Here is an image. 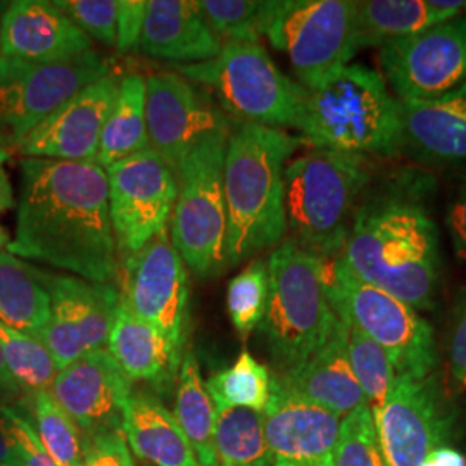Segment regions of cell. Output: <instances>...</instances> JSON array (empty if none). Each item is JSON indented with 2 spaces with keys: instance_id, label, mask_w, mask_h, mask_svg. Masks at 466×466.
<instances>
[{
  "instance_id": "obj_1",
  "label": "cell",
  "mask_w": 466,
  "mask_h": 466,
  "mask_svg": "<svg viewBox=\"0 0 466 466\" xmlns=\"http://www.w3.org/2000/svg\"><path fill=\"white\" fill-rule=\"evenodd\" d=\"M16 235L7 252L88 282L116 283L106 169L94 163L21 159Z\"/></svg>"
},
{
  "instance_id": "obj_2",
  "label": "cell",
  "mask_w": 466,
  "mask_h": 466,
  "mask_svg": "<svg viewBox=\"0 0 466 466\" xmlns=\"http://www.w3.org/2000/svg\"><path fill=\"white\" fill-rule=\"evenodd\" d=\"M425 167H402L371 178L358 204L342 261L417 311L432 309L442 283V252Z\"/></svg>"
},
{
  "instance_id": "obj_3",
  "label": "cell",
  "mask_w": 466,
  "mask_h": 466,
  "mask_svg": "<svg viewBox=\"0 0 466 466\" xmlns=\"http://www.w3.org/2000/svg\"><path fill=\"white\" fill-rule=\"evenodd\" d=\"M300 146L302 137L285 130L235 123L223 165L228 268L285 240V167Z\"/></svg>"
},
{
  "instance_id": "obj_4",
  "label": "cell",
  "mask_w": 466,
  "mask_h": 466,
  "mask_svg": "<svg viewBox=\"0 0 466 466\" xmlns=\"http://www.w3.org/2000/svg\"><path fill=\"white\" fill-rule=\"evenodd\" d=\"M371 178L365 156L311 149L290 159L285 167V238L321 261L340 256Z\"/></svg>"
},
{
  "instance_id": "obj_5",
  "label": "cell",
  "mask_w": 466,
  "mask_h": 466,
  "mask_svg": "<svg viewBox=\"0 0 466 466\" xmlns=\"http://www.w3.org/2000/svg\"><path fill=\"white\" fill-rule=\"evenodd\" d=\"M300 137L313 149L356 156L400 154V102L382 73L348 65L317 90H308Z\"/></svg>"
},
{
  "instance_id": "obj_6",
  "label": "cell",
  "mask_w": 466,
  "mask_h": 466,
  "mask_svg": "<svg viewBox=\"0 0 466 466\" xmlns=\"http://www.w3.org/2000/svg\"><path fill=\"white\" fill-rule=\"evenodd\" d=\"M269 296L259 325L275 375L309 361L332 337L339 318L327 294L321 259L283 240L267 259Z\"/></svg>"
},
{
  "instance_id": "obj_7",
  "label": "cell",
  "mask_w": 466,
  "mask_h": 466,
  "mask_svg": "<svg viewBox=\"0 0 466 466\" xmlns=\"http://www.w3.org/2000/svg\"><path fill=\"white\" fill-rule=\"evenodd\" d=\"M175 71L211 92L235 123L299 130L308 90L283 75L261 42H223L217 57Z\"/></svg>"
},
{
  "instance_id": "obj_8",
  "label": "cell",
  "mask_w": 466,
  "mask_h": 466,
  "mask_svg": "<svg viewBox=\"0 0 466 466\" xmlns=\"http://www.w3.org/2000/svg\"><path fill=\"white\" fill-rule=\"evenodd\" d=\"M232 130L202 137L177 171L178 192L167 228L185 267L199 279L228 268L223 165Z\"/></svg>"
},
{
  "instance_id": "obj_9",
  "label": "cell",
  "mask_w": 466,
  "mask_h": 466,
  "mask_svg": "<svg viewBox=\"0 0 466 466\" xmlns=\"http://www.w3.org/2000/svg\"><path fill=\"white\" fill-rule=\"evenodd\" d=\"M337 317L348 318L389 356L398 377L425 379L437 367L435 335L415 308L360 280L340 256L321 261Z\"/></svg>"
},
{
  "instance_id": "obj_10",
  "label": "cell",
  "mask_w": 466,
  "mask_h": 466,
  "mask_svg": "<svg viewBox=\"0 0 466 466\" xmlns=\"http://www.w3.org/2000/svg\"><path fill=\"white\" fill-rule=\"evenodd\" d=\"M265 36L289 57L299 85L317 90L360 50L356 0H280Z\"/></svg>"
},
{
  "instance_id": "obj_11",
  "label": "cell",
  "mask_w": 466,
  "mask_h": 466,
  "mask_svg": "<svg viewBox=\"0 0 466 466\" xmlns=\"http://www.w3.org/2000/svg\"><path fill=\"white\" fill-rule=\"evenodd\" d=\"M115 71L96 50L61 63L0 57V138L13 149L86 85Z\"/></svg>"
},
{
  "instance_id": "obj_12",
  "label": "cell",
  "mask_w": 466,
  "mask_h": 466,
  "mask_svg": "<svg viewBox=\"0 0 466 466\" xmlns=\"http://www.w3.org/2000/svg\"><path fill=\"white\" fill-rule=\"evenodd\" d=\"M382 76L400 102H425L466 86V13L379 49Z\"/></svg>"
},
{
  "instance_id": "obj_13",
  "label": "cell",
  "mask_w": 466,
  "mask_h": 466,
  "mask_svg": "<svg viewBox=\"0 0 466 466\" xmlns=\"http://www.w3.org/2000/svg\"><path fill=\"white\" fill-rule=\"evenodd\" d=\"M109 215L119 261L167 228L178 192L177 173L152 149L106 167Z\"/></svg>"
},
{
  "instance_id": "obj_14",
  "label": "cell",
  "mask_w": 466,
  "mask_h": 466,
  "mask_svg": "<svg viewBox=\"0 0 466 466\" xmlns=\"http://www.w3.org/2000/svg\"><path fill=\"white\" fill-rule=\"evenodd\" d=\"M117 282L119 298L135 315L184 350L188 277L169 228L157 233L142 249L121 258Z\"/></svg>"
},
{
  "instance_id": "obj_15",
  "label": "cell",
  "mask_w": 466,
  "mask_h": 466,
  "mask_svg": "<svg viewBox=\"0 0 466 466\" xmlns=\"http://www.w3.org/2000/svg\"><path fill=\"white\" fill-rule=\"evenodd\" d=\"M146 121L149 149L175 173L202 137L230 132L235 127L211 92L177 71H159L146 78Z\"/></svg>"
},
{
  "instance_id": "obj_16",
  "label": "cell",
  "mask_w": 466,
  "mask_h": 466,
  "mask_svg": "<svg viewBox=\"0 0 466 466\" xmlns=\"http://www.w3.org/2000/svg\"><path fill=\"white\" fill-rule=\"evenodd\" d=\"M47 289L50 318L36 339L49 350L57 371L86 352L106 350L119 302L116 285L49 271Z\"/></svg>"
},
{
  "instance_id": "obj_17",
  "label": "cell",
  "mask_w": 466,
  "mask_h": 466,
  "mask_svg": "<svg viewBox=\"0 0 466 466\" xmlns=\"http://www.w3.org/2000/svg\"><path fill=\"white\" fill-rule=\"evenodd\" d=\"M452 418L435 375L398 377L375 423L385 466H421L451 439Z\"/></svg>"
},
{
  "instance_id": "obj_18",
  "label": "cell",
  "mask_w": 466,
  "mask_h": 466,
  "mask_svg": "<svg viewBox=\"0 0 466 466\" xmlns=\"http://www.w3.org/2000/svg\"><path fill=\"white\" fill-rule=\"evenodd\" d=\"M119 84L121 76L113 71L86 85L23 138L16 147L19 154L35 159L94 163Z\"/></svg>"
},
{
  "instance_id": "obj_19",
  "label": "cell",
  "mask_w": 466,
  "mask_h": 466,
  "mask_svg": "<svg viewBox=\"0 0 466 466\" xmlns=\"http://www.w3.org/2000/svg\"><path fill=\"white\" fill-rule=\"evenodd\" d=\"M84 439L123 431V417L134 392L132 380L107 350L86 352L57 371L49 389Z\"/></svg>"
},
{
  "instance_id": "obj_20",
  "label": "cell",
  "mask_w": 466,
  "mask_h": 466,
  "mask_svg": "<svg viewBox=\"0 0 466 466\" xmlns=\"http://www.w3.org/2000/svg\"><path fill=\"white\" fill-rule=\"evenodd\" d=\"M263 413L271 466H333L342 418L289 390L275 375Z\"/></svg>"
},
{
  "instance_id": "obj_21",
  "label": "cell",
  "mask_w": 466,
  "mask_h": 466,
  "mask_svg": "<svg viewBox=\"0 0 466 466\" xmlns=\"http://www.w3.org/2000/svg\"><path fill=\"white\" fill-rule=\"evenodd\" d=\"M94 50V42L47 0L9 2L0 19V57L61 63Z\"/></svg>"
},
{
  "instance_id": "obj_22",
  "label": "cell",
  "mask_w": 466,
  "mask_h": 466,
  "mask_svg": "<svg viewBox=\"0 0 466 466\" xmlns=\"http://www.w3.org/2000/svg\"><path fill=\"white\" fill-rule=\"evenodd\" d=\"M400 154L421 167H466V86L441 99L400 102Z\"/></svg>"
},
{
  "instance_id": "obj_23",
  "label": "cell",
  "mask_w": 466,
  "mask_h": 466,
  "mask_svg": "<svg viewBox=\"0 0 466 466\" xmlns=\"http://www.w3.org/2000/svg\"><path fill=\"white\" fill-rule=\"evenodd\" d=\"M223 40L206 23L196 0H147L140 47L146 56L175 67L217 57Z\"/></svg>"
},
{
  "instance_id": "obj_24",
  "label": "cell",
  "mask_w": 466,
  "mask_h": 466,
  "mask_svg": "<svg viewBox=\"0 0 466 466\" xmlns=\"http://www.w3.org/2000/svg\"><path fill=\"white\" fill-rule=\"evenodd\" d=\"M107 352L132 382H149L165 389L178 379L184 350H177L163 333L140 319L119 298Z\"/></svg>"
},
{
  "instance_id": "obj_25",
  "label": "cell",
  "mask_w": 466,
  "mask_h": 466,
  "mask_svg": "<svg viewBox=\"0 0 466 466\" xmlns=\"http://www.w3.org/2000/svg\"><path fill=\"white\" fill-rule=\"evenodd\" d=\"M275 379L289 390L337 417L346 418L367 404L365 394L350 370L346 332L340 319L329 342L309 361L289 375H275Z\"/></svg>"
},
{
  "instance_id": "obj_26",
  "label": "cell",
  "mask_w": 466,
  "mask_h": 466,
  "mask_svg": "<svg viewBox=\"0 0 466 466\" xmlns=\"http://www.w3.org/2000/svg\"><path fill=\"white\" fill-rule=\"evenodd\" d=\"M465 11L466 0H356L358 49H380Z\"/></svg>"
},
{
  "instance_id": "obj_27",
  "label": "cell",
  "mask_w": 466,
  "mask_h": 466,
  "mask_svg": "<svg viewBox=\"0 0 466 466\" xmlns=\"http://www.w3.org/2000/svg\"><path fill=\"white\" fill-rule=\"evenodd\" d=\"M123 433L135 454L156 466H199L175 415L150 392H132Z\"/></svg>"
},
{
  "instance_id": "obj_28",
  "label": "cell",
  "mask_w": 466,
  "mask_h": 466,
  "mask_svg": "<svg viewBox=\"0 0 466 466\" xmlns=\"http://www.w3.org/2000/svg\"><path fill=\"white\" fill-rule=\"evenodd\" d=\"M49 271L15 254L0 252V321L17 332L38 337L50 318Z\"/></svg>"
},
{
  "instance_id": "obj_29",
  "label": "cell",
  "mask_w": 466,
  "mask_h": 466,
  "mask_svg": "<svg viewBox=\"0 0 466 466\" xmlns=\"http://www.w3.org/2000/svg\"><path fill=\"white\" fill-rule=\"evenodd\" d=\"M146 149H149L146 121V78L130 73L121 76L116 102L100 134L96 163L106 169Z\"/></svg>"
},
{
  "instance_id": "obj_30",
  "label": "cell",
  "mask_w": 466,
  "mask_h": 466,
  "mask_svg": "<svg viewBox=\"0 0 466 466\" xmlns=\"http://www.w3.org/2000/svg\"><path fill=\"white\" fill-rule=\"evenodd\" d=\"M173 415L194 451L199 466L218 465L215 451L217 406L200 377L199 363L192 350L184 352L180 363Z\"/></svg>"
},
{
  "instance_id": "obj_31",
  "label": "cell",
  "mask_w": 466,
  "mask_h": 466,
  "mask_svg": "<svg viewBox=\"0 0 466 466\" xmlns=\"http://www.w3.org/2000/svg\"><path fill=\"white\" fill-rule=\"evenodd\" d=\"M215 451L221 466H271L265 413L217 406Z\"/></svg>"
},
{
  "instance_id": "obj_32",
  "label": "cell",
  "mask_w": 466,
  "mask_h": 466,
  "mask_svg": "<svg viewBox=\"0 0 466 466\" xmlns=\"http://www.w3.org/2000/svg\"><path fill=\"white\" fill-rule=\"evenodd\" d=\"M337 318L344 325L350 370L365 394L373 421L377 423L398 375L389 356L375 340L361 332L348 318Z\"/></svg>"
},
{
  "instance_id": "obj_33",
  "label": "cell",
  "mask_w": 466,
  "mask_h": 466,
  "mask_svg": "<svg viewBox=\"0 0 466 466\" xmlns=\"http://www.w3.org/2000/svg\"><path fill=\"white\" fill-rule=\"evenodd\" d=\"M23 410L35 432L59 466H84V435L49 390L26 394Z\"/></svg>"
},
{
  "instance_id": "obj_34",
  "label": "cell",
  "mask_w": 466,
  "mask_h": 466,
  "mask_svg": "<svg viewBox=\"0 0 466 466\" xmlns=\"http://www.w3.org/2000/svg\"><path fill=\"white\" fill-rule=\"evenodd\" d=\"M271 371L249 350H242L232 367L209 377L206 389L215 406L265 411L271 398Z\"/></svg>"
},
{
  "instance_id": "obj_35",
  "label": "cell",
  "mask_w": 466,
  "mask_h": 466,
  "mask_svg": "<svg viewBox=\"0 0 466 466\" xmlns=\"http://www.w3.org/2000/svg\"><path fill=\"white\" fill-rule=\"evenodd\" d=\"M206 23L223 42H259L280 0H196Z\"/></svg>"
},
{
  "instance_id": "obj_36",
  "label": "cell",
  "mask_w": 466,
  "mask_h": 466,
  "mask_svg": "<svg viewBox=\"0 0 466 466\" xmlns=\"http://www.w3.org/2000/svg\"><path fill=\"white\" fill-rule=\"evenodd\" d=\"M0 350L21 394L49 390L57 368L49 350L38 339L17 332L0 321Z\"/></svg>"
},
{
  "instance_id": "obj_37",
  "label": "cell",
  "mask_w": 466,
  "mask_h": 466,
  "mask_svg": "<svg viewBox=\"0 0 466 466\" xmlns=\"http://www.w3.org/2000/svg\"><path fill=\"white\" fill-rule=\"evenodd\" d=\"M269 296V275L267 259L254 258L235 279L228 283L227 308L233 329L242 340L259 329L267 313Z\"/></svg>"
},
{
  "instance_id": "obj_38",
  "label": "cell",
  "mask_w": 466,
  "mask_h": 466,
  "mask_svg": "<svg viewBox=\"0 0 466 466\" xmlns=\"http://www.w3.org/2000/svg\"><path fill=\"white\" fill-rule=\"evenodd\" d=\"M333 466H385L377 427L367 404L342 418Z\"/></svg>"
},
{
  "instance_id": "obj_39",
  "label": "cell",
  "mask_w": 466,
  "mask_h": 466,
  "mask_svg": "<svg viewBox=\"0 0 466 466\" xmlns=\"http://www.w3.org/2000/svg\"><path fill=\"white\" fill-rule=\"evenodd\" d=\"M119 0H54L86 36L104 46L116 47Z\"/></svg>"
},
{
  "instance_id": "obj_40",
  "label": "cell",
  "mask_w": 466,
  "mask_h": 466,
  "mask_svg": "<svg viewBox=\"0 0 466 466\" xmlns=\"http://www.w3.org/2000/svg\"><path fill=\"white\" fill-rule=\"evenodd\" d=\"M0 415L15 444L17 466H59L40 442L34 423L23 408L4 402Z\"/></svg>"
},
{
  "instance_id": "obj_41",
  "label": "cell",
  "mask_w": 466,
  "mask_h": 466,
  "mask_svg": "<svg viewBox=\"0 0 466 466\" xmlns=\"http://www.w3.org/2000/svg\"><path fill=\"white\" fill-rule=\"evenodd\" d=\"M84 466H135L123 431L84 439Z\"/></svg>"
},
{
  "instance_id": "obj_42",
  "label": "cell",
  "mask_w": 466,
  "mask_h": 466,
  "mask_svg": "<svg viewBox=\"0 0 466 466\" xmlns=\"http://www.w3.org/2000/svg\"><path fill=\"white\" fill-rule=\"evenodd\" d=\"M448 370L452 385L466 387V290L452 311L448 337Z\"/></svg>"
},
{
  "instance_id": "obj_43",
  "label": "cell",
  "mask_w": 466,
  "mask_h": 466,
  "mask_svg": "<svg viewBox=\"0 0 466 466\" xmlns=\"http://www.w3.org/2000/svg\"><path fill=\"white\" fill-rule=\"evenodd\" d=\"M147 15V0L117 2L116 50L130 54L140 47L144 23Z\"/></svg>"
},
{
  "instance_id": "obj_44",
  "label": "cell",
  "mask_w": 466,
  "mask_h": 466,
  "mask_svg": "<svg viewBox=\"0 0 466 466\" xmlns=\"http://www.w3.org/2000/svg\"><path fill=\"white\" fill-rule=\"evenodd\" d=\"M446 227L456 256L466 263V178L448 202Z\"/></svg>"
},
{
  "instance_id": "obj_45",
  "label": "cell",
  "mask_w": 466,
  "mask_h": 466,
  "mask_svg": "<svg viewBox=\"0 0 466 466\" xmlns=\"http://www.w3.org/2000/svg\"><path fill=\"white\" fill-rule=\"evenodd\" d=\"M421 466H466V458L460 451L444 446L433 451Z\"/></svg>"
},
{
  "instance_id": "obj_46",
  "label": "cell",
  "mask_w": 466,
  "mask_h": 466,
  "mask_svg": "<svg viewBox=\"0 0 466 466\" xmlns=\"http://www.w3.org/2000/svg\"><path fill=\"white\" fill-rule=\"evenodd\" d=\"M4 404V402H2ZM0 404V406H2ZM0 465L2 466H17L16 451L15 444L11 441V435L5 429L4 418L0 415Z\"/></svg>"
},
{
  "instance_id": "obj_47",
  "label": "cell",
  "mask_w": 466,
  "mask_h": 466,
  "mask_svg": "<svg viewBox=\"0 0 466 466\" xmlns=\"http://www.w3.org/2000/svg\"><path fill=\"white\" fill-rule=\"evenodd\" d=\"M15 204H16V199H15V190H13L11 178H9L7 171L2 167H0V215L4 211L13 209Z\"/></svg>"
},
{
  "instance_id": "obj_48",
  "label": "cell",
  "mask_w": 466,
  "mask_h": 466,
  "mask_svg": "<svg viewBox=\"0 0 466 466\" xmlns=\"http://www.w3.org/2000/svg\"><path fill=\"white\" fill-rule=\"evenodd\" d=\"M21 390L17 387L16 382L13 380L9 370L4 363V358H2V350H0V396L4 398H13V396H19Z\"/></svg>"
},
{
  "instance_id": "obj_49",
  "label": "cell",
  "mask_w": 466,
  "mask_h": 466,
  "mask_svg": "<svg viewBox=\"0 0 466 466\" xmlns=\"http://www.w3.org/2000/svg\"><path fill=\"white\" fill-rule=\"evenodd\" d=\"M13 156V149L0 138V167H4L5 161H9Z\"/></svg>"
},
{
  "instance_id": "obj_50",
  "label": "cell",
  "mask_w": 466,
  "mask_h": 466,
  "mask_svg": "<svg viewBox=\"0 0 466 466\" xmlns=\"http://www.w3.org/2000/svg\"><path fill=\"white\" fill-rule=\"evenodd\" d=\"M9 244H11V235L4 227H0V252L2 249H7Z\"/></svg>"
},
{
  "instance_id": "obj_51",
  "label": "cell",
  "mask_w": 466,
  "mask_h": 466,
  "mask_svg": "<svg viewBox=\"0 0 466 466\" xmlns=\"http://www.w3.org/2000/svg\"><path fill=\"white\" fill-rule=\"evenodd\" d=\"M7 5H9V2H4V0H0V19H2V16H4V13H5Z\"/></svg>"
},
{
  "instance_id": "obj_52",
  "label": "cell",
  "mask_w": 466,
  "mask_h": 466,
  "mask_svg": "<svg viewBox=\"0 0 466 466\" xmlns=\"http://www.w3.org/2000/svg\"><path fill=\"white\" fill-rule=\"evenodd\" d=\"M7 398H4V396H0V404H2V402H7Z\"/></svg>"
},
{
  "instance_id": "obj_53",
  "label": "cell",
  "mask_w": 466,
  "mask_h": 466,
  "mask_svg": "<svg viewBox=\"0 0 466 466\" xmlns=\"http://www.w3.org/2000/svg\"><path fill=\"white\" fill-rule=\"evenodd\" d=\"M215 466H221V465H219V463H218V465H215Z\"/></svg>"
},
{
  "instance_id": "obj_54",
  "label": "cell",
  "mask_w": 466,
  "mask_h": 466,
  "mask_svg": "<svg viewBox=\"0 0 466 466\" xmlns=\"http://www.w3.org/2000/svg\"><path fill=\"white\" fill-rule=\"evenodd\" d=\"M465 13H466V11H465Z\"/></svg>"
},
{
  "instance_id": "obj_55",
  "label": "cell",
  "mask_w": 466,
  "mask_h": 466,
  "mask_svg": "<svg viewBox=\"0 0 466 466\" xmlns=\"http://www.w3.org/2000/svg\"><path fill=\"white\" fill-rule=\"evenodd\" d=\"M0 466H2V465H0Z\"/></svg>"
}]
</instances>
